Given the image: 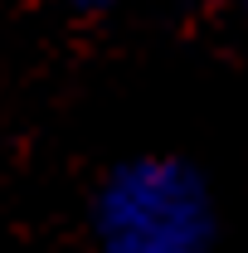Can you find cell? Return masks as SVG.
Instances as JSON below:
<instances>
[{
	"label": "cell",
	"mask_w": 248,
	"mask_h": 253,
	"mask_svg": "<svg viewBox=\"0 0 248 253\" xmlns=\"http://www.w3.org/2000/svg\"><path fill=\"white\" fill-rule=\"evenodd\" d=\"M214 234L209 180L185 156H126L93 195V253H209Z\"/></svg>",
	"instance_id": "cell-1"
},
{
	"label": "cell",
	"mask_w": 248,
	"mask_h": 253,
	"mask_svg": "<svg viewBox=\"0 0 248 253\" xmlns=\"http://www.w3.org/2000/svg\"><path fill=\"white\" fill-rule=\"evenodd\" d=\"M54 5H63L68 15H102L112 0H54Z\"/></svg>",
	"instance_id": "cell-2"
}]
</instances>
